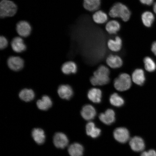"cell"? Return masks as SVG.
Here are the masks:
<instances>
[{"instance_id":"1","label":"cell","mask_w":156,"mask_h":156,"mask_svg":"<svg viewBox=\"0 0 156 156\" xmlns=\"http://www.w3.org/2000/svg\"><path fill=\"white\" fill-rule=\"evenodd\" d=\"M110 71L104 66H101L94 73L90 81L94 86H101L107 84L110 81Z\"/></svg>"},{"instance_id":"2","label":"cell","mask_w":156,"mask_h":156,"mask_svg":"<svg viewBox=\"0 0 156 156\" xmlns=\"http://www.w3.org/2000/svg\"><path fill=\"white\" fill-rule=\"evenodd\" d=\"M109 15L113 18H120L126 22L129 20L131 12L126 5L121 3H117L111 9Z\"/></svg>"},{"instance_id":"3","label":"cell","mask_w":156,"mask_h":156,"mask_svg":"<svg viewBox=\"0 0 156 156\" xmlns=\"http://www.w3.org/2000/svg\"><path fill=\"white\" fill-rule=\"evenodd\" d=\"M17 5L10 0H2L0 3V16L2 18L12 17L16 13Z\"/></svg>"},{"instance_id":"4","label":"cell","mask_w":156,"mask_h":156,"mask_svg":"<svg viewBox=\"0 0 156 156\" xmlns=\"http://www.w3.org/2000/svg\"><path fill=\"white\" fill-rule=\"evenodd\" d=\"M132 85L131 78L126 73H122L116 78L114 82V87L119 91L128 90Z\"/></svg>"},{"instance_id":"5","label":"cell","mask_w":156,"mask_h":156,"mask_svg":"<svg viewBox=\"0 0 156 156\" xmlns=\"http://www.w3.org/2000/svg\"><path fill=\"white\" fill-rule=\"evenodd\" d=\"M7 63L9 69L13 71H20L24 67V60L19 56H11L8 59Z\"/></svg>"},{"instance_id":"6","label":"cell","mask_w":156,"mask_h":156,"mask_svg":"<svg viewBox=\"0 0 156 156\" xmlns=\"http://www.w3.org/2000/svg\"><path fill=\"white\" fill-rule=\"evenodd\" d=\"M16 30L20 36L26 37L30 35L32 32V27L27 21H21L16 24Z\"/></svg>"},{"instance_id":"7","label":"cell","mask_w":156,"mask_h":156,"mask_svg":"<svg viewBox=\"0 0 156 156\" xmlns=\"http://www.w3.org/2000/svg\"><path fill=\"white\" fill-rule=\"evenodd\" d=\"M115 139L121 143H125L129 139L130 134L128 130L125 128L120 127L116 129L114 132Z\"/></svg>"},{"instance_id":"8","label":"cell","mask_w":156,"mask_h":156,"mask_svg":"<svg viewBox=\"0 0 156 156\" xmlns=\"http://www.w3.org/2000/svg\"><path fill=\"white\" fill-rule=\"evenodd\" d=\"M57 92L60 98L66 100H70L73 95V88L68 85L63 84L59 86Z\"/></svg>"},{"instance_id":"9","label":"cell","mask_w":156,"mask_h":156,"mask_svg":"<svg viewBox=\"0 0 156 156\" xmlns=\"http://www.w3.org/2000/svg\"><path fill=\"white\" fill-rule=\"evenodd\" d=\"M68 142L67 136L63 133L58 132L55 134L53 142L56 147L64 149L68 145Z\"/></svg>"},{"instance_id":"10","label":"cell","mask_w":156,"mask_h":156,"mask_svg":"<svg viewBox=\"0 0 156 156\" xmlns=\"http://www.w3.org/2000/svg\"><path fill=\"white\" fill-rule=\"evenodd\" d=\"M99 119L103 123L110 125L115 120V114L112 109H108L104 113L99 115Z\"/></svg>"},{"instance_id":"11","label":"cell","mask_w":156,"mask_h":156,"mask_svg":"<svg viewBox=\"0 0 156 156\" xmlns=\"http://www.w3.org/2000/svg\"><path fill=\"white\" fill-rule=\"evenodd\" d=\"M82 117L86 120H91L95 118L96 111L94 107L91 105H87L84 106L81 110Z\"/></svg>"},{"instance_id":"12","label":"cell","mask_w":156,"mask_h":156,"mask_svg":"<svg viewBox=\"0 0 156 156\" xmlns=\"http://www.w3.org/2000/svg\"><path fill=\"white\" fill-rule=\"evenodd\" d=\"M11 48L13 51L17 53H21L27 49L24 40L20 37H16L12 39L11 42Z\"/></svg>"},{"instance_id":"13","label":"cell","mask_w":156,"mask_h":156,"mask_svg":"<svg viewBox=\"0 0 156 156\" xmlns=\"http://www.w3.org/2000/svg\"><path fill=\"white\" fill-rule=\"evenodd\" d=\"M129 145L133 151L136 152L141 151L145 148V143L144 140L138 136H134L131 138L129 142Z\"/></svg>"},{"instance_id":"14","label":"cell","mask_w":156,"mask_h":156,"mask_svg":"<svg viewBox=\"0 0 156 156\" xmlns=\"http://www.w3.org/2000/svg\"><path fill=\"white\" fill-rule=\"evenodd\" d=\"M36 105L37 108L41 111H47L52 106V101L48 95H44L41 98L37 101Z\"/></svg>"},{"instance_id":"15","label":"cell","mask_w":156,"mask_h":156,"mask_svg":"<svg viewBox=\"0 0 156 156\" xmlns=\"http://www.w3.org/2000/svg\"><path fill=\"white\" fill-rule=\"evenodd\" d=\"M106 63L109 67L114 69L121 67L123 63L121 58L118 55H111L107 57Z\"/></svg>"},{"instance_id":"16","label":"cell","mask_w":156,"mask_h":156,"mask_svg":"<svg viewBox=\"0 0 156 156\" xmlns=\"http://www.w3.org/2000/svg\"><path fill=\"white\" fill-rule=\"evenodd\" d=\"M87 97L91 102L98 103H100L102 97V91L100 89L94 88L89 91Z\"/></svg>"},{"instance_id":"17","label":"cell","mask_w":156,"mask_h":156,"mask_svg":"<svg viewBox=\"0 0 156 156\" xmlns=\"http://www.w3.org/2000/svg\"><path fill=\"white\" fill-rule=\"evenodd\" d=\"M132 79L134 83L138 85H143L145 81V73L143 70L136 69L132 73Z\"/></svg>"},{"instance_id":"18","label":"cell","mask_w":156,"mask_h":156,"mask_svg":"<svg viewBox=\"0 0 156 156\" xmlns=\"http://www.w3.org/2000/svg\"><path fill=\"white\" fill-rule=\"evenodd\" d=\"M19 96L21 100L25 102H29L34 100L35 94L32 89L25 88L20 92Z\"/></svg>"},{"instance_id":"19","label":"cell","mask_w":156,"mask_h":156,"mask_svg":"<svg viewBox=\"0 0 156 156\" xmlns=\"http://www.w3.org/2000/svg\"><path fill=\"white\" fill-rule=\"evenodd\" d=\"M61 70L62 73L66 75L75 74L77 72V66L73 61L66 62L62 66Z\"/></svg>"},{"instance_id":"20","label":"cell","mask_w":156,"mask_h":156,"mask_svg":"<svg viewBox=\"0 0 156 156\" xmlns=\"http://www.w3.org/2000/svg\"><path fill=\"white\" fill-rule=\"evenodd\" d=\"M32 136L34 141L39 145L44 144L45 140V135L44 130L40 128H34L32 132Z\"/></svg>"},{"instance_id":"21","label":"cell","mask_w":156,"mask_h":156,"mask_svg":"<svg viewBox=\"0 0 156 156\" xmlns=\"http://www.w3.org/2000/svg\"><path fill=\"white\" fill-rule=\"evenodd\" d=\"M109 49L114 52H118L121 49L122 41L119 37L117 36L115 40L110 39L107 43Z\"/></svg>"},{"instance_id":"22","label":"cell","mask_w":156,"mask_h":156,"mask_svg":"<svg viewBox=\"0 0 156 156\" xmlns=\"http://www.w3.org/2000/svg\"><path fill=\"white\" fill-rule=\"evenodd\" d=\"M86 130L88 136L93 138H96L100 135L101 130L95 126L94 123L90 122L88 123L86 126Z\"/></svg>"},{"instance_id":"23","label":"cell","mask_w":156,"mask_h":156,"mask_svg":"<svg viewBox=\"0 0 156 156\" xmlns=\"http://www.w3.org/2000/svg\"><path fill=\"white\" fill-rule=\"evenodd\" d=\"M68 151L71 156H82L83 148L82 145L79 143L71 144L68 149Z\"/></svg>"},{"instance_id":"24","label":"cell","mask_w":156,"mask_h":156,"mask_svg":"<svg viewBox=\"0 0 156 156\" xmlns=\"http://www.w3.org/2000/svg\"><path fill=\"white\" fill-rule=\"evenodd\" d=\"M101 4V0H83V6L87 11H94L99 9Z\"/></svg>"},{"instance_id":"25","label":"cell","mask_w":156,"mask_h":156,"mask_svg":"<svg viewBox=\"0 0 156 156\" xmlns=\"http://www.w3.org/2000/svg\"><path fill=\"white\" fill-rule=\"evenodd\" d=\"M121 25L118 21L115 20L109 21L106 25L107 32L110 34H116L120 30Z\"/></svg>"},{"instance_id":"26","label":"cell","mask_w":156,"mask_h":156,"mask_svg":"<svg viewBox=\"0 0 156 156\" xmlns=\"http://www.w3.org/2000/svg\"><path fill=\"white\" fill-rule=\"evenodd\" d=\"M93 19L94 22L98 24H103L108 20V16L106 13L102 11H98L93 16Z\"/></svg>"},{"instance_id":"27","label":"cell","mask_w":156,"mask_h":156,"mask_svg":"<svg viewBox=\"0 0 156 156\" xmlns=\"http://www.w3.org/2000/svg\"><path fill=\"white\" fill-rule=\"evenodd\" d=\"M141 19L142 22L145 26L150 27L153 24L154 20V16L151 12L146 11L142 13Z\"/></svg>"},{"instance_id":"28","label":"cell","mask_w":156,"mask_h":156,"mask_svg":"<svg viewBox=\"0 0 156 156\" xmlns=\"http://www.w3.org/2000/svg\"><path fill=\"white\" fill-rule=\"evenodd\" d=\"M110 101L111 104L116 107H121L124 103V99L116 93L113 94L111 95Z\"/></svg>"},{"instance_id":"29","label":"cell","mask_w":156,"mask_h":156,"mask_svg":"<svg viewBox=\"0 0 156 156\" xmlns=\"http://www.w3.org/2000/svg\"><path fill=\"white\" fill-rule=\"evenodd\" d=\"M144 62L146 71L149 72H153L155 71L156 68V64L151 58L146 57L144 58Z\"/></svg>"},{"instance_id":"30","label":"cell","mask_w":156,"mask_h":156,"mask_svg":"<svg viewBox=\"0 0 156 156\" xmlns=\"http://www.w3.org/2000/svg\"><path fill=\"white\" fill-rule=\"evenodd\" d=\"M8 45V41L7 39L4 36L0 37V48L3 50L6 48Z\"/></svg>"},{"instance_id":"31","label":"cell","mask_w":156,"mask_h":156,"mask_svg":"<svg viewBox=\"0 0 156 156\" xmlns=\"http://www.w3.org/2000/svg\"><path fill=\"white\" fill-rule=\"evenodd\" d=\"M141 156H156V151L154 150H150L143 152Z\"/></svg>"},{"instance_id":"32","label":"cell","mask_w":156,"mask_h":156,"mask_svg":"<svg viewBox=\"0 0 156 156\" xmlns=\"http://www.w3.org/2000/svg\"><path fill=\"white\" fill-rule=\"evenodd\" d=\"M143 4L150 5L153 3L154 0H140Z\"/></svg>"},{"instance_id":"33","label":"cell","mask_w":156,"mask_h":156,"mask_svg":"<svg viewBox=\"0 0 156 156\" xmlns=\"http://www.w3.org/2000/svg\"><path fill=\"white\" fill-rule=\"evenodd\" d=\"M151 50L156 56V42H154L152 45Z\"/></svg>"},{"instance_id":"34","label":"cell","mask_w":156,"mask_h":156,"mask_svg":"<svg viewBox=\"0 0 156 156\" xmlns=\"http://www.w3.org/2000/svg\"><path fill=\"white\" fill-rule=\"evenodd\" d=\"M153 10L154 12L156 14V3H154V5L153 6Z\"/></svg>"}]
</instances>
